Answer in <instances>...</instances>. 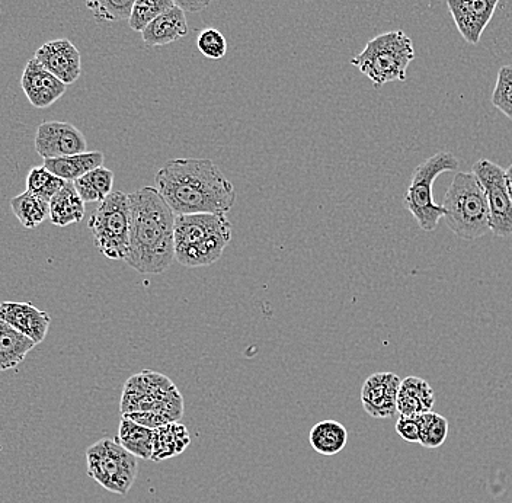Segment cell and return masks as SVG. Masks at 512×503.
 <instances>
[{"instance_id": "4fadbf2b", "label": "cell", "mask_w": 512, "mask_h": 503, "mask_svg": "<svg viewBox=\"0 0 512 503\" xmlns=\"http://www.w3.org/2000/svg\"><path fill=\"white\" fill-rule=\"evenodd\" d=\"M400 380L395 373H376L367 378L361 390V403L371 418H392L398 412Z\"/></svg>"}, {"instance_id": "d6a6232c", "label": "cell", "mask_w": 512, "mask_h": 503, "mask_svg": "<svg viewBox=\"0 0 512 503\" xmlns=\"http://www.w3.org/2000/svg\"><path fill=\"white\" fill-rule=\"evenodd\" d=\"M396 432L403 441L418 442L421 440V425H419L418 416H400L396 422Z\"/></svg>"}, {"instance_id": "603a6c76", "label": "cell", "mask_w": 512, "mask_h": 503, "mask_svg": "<svg viewBox=\"0 0 512 503\" xmlns=\"http://www.w3.org/2000/svg\"><path fill=\"white\" fill-rule=\"evenodd\" d=\"M309 441L316 453L328 457L335 456L347 447L348 431L341 422H318L310 431Z\"/></svg>"}, {"instance_id": "cb8c5ba5", "label": "cell", "mask_w": 512, "mask_h": 503, "mask_svg": "<svg viewBox=\"0 0 512 503\" xmlns=\"http://www.w3.org/2000/svg\"><path fill=\"white\" fill-rule=\"evenodd\" d=\"M117 441L130 451L133 456L142 460H152L153 454V429L147 428L131 421L128 418H121L118 428Z\"/></svg>"}, {"instance_id": "44dd1931", "label": "cell", "mask_w": 512, "mask_h": 503, "mask_svg": "<svg viewBox=\"0 0 512 503\" xmlns=\"http://www.w3.org/2000/svg\"><path fill=\"white\" fill-rule=\"evenodd\" d=\"M104 159V153L95 150V152L79 153V155L64 156V158L44 159L43 165L63 181L75 182L86 173L104 166Z\"/></svg>"}, {"instance_id": "d6986e66", "label": "cell", "mask_w": 512, "mask_h": 503, "mask_svg": "<svg viewBox=\"0 0 512 503\" xmlns=\"http://www.w3.org/2000/svg\"><path fill=\"white\" fill-rule=\"evenodd\" d=\"M85 201L76 191L73 182L66 185L50 200V221L57 227L78 224L85 217Z\"/></svg>"}, {"instance_id": "e575fe53", "label": "cell", "mask_w": 512, "mask_h": 503, "mask_svg": "<svg viewBox=\"0 0 512 503\" xmlns=\"http://www.w3.org/2000/svg\"><path fill=\"white\" fill-rule=\"evenodd\" d=\"M505 175H507L508 191H510V197L512 201V163L510 166H508V169H505Z\"/></svg>"}, {"instance_id": "ba28073f", "label": "cell", "mask_w": 512, "mask_h": 503, "mask_svg": "<svg viewBox=\"0 0 512 503\" xmlns=\"http://www.w3.org/2000/svg\"><path fill=\"white\" fill-rule=\"evenodd\" d=\"M96 249L112 261H126L130 252V194L111 192L92 214L88 223Z\"/></svg>"}, {"instance_id": "836d02e7", "label": "cell", "mask_w": 512, "mask_h": 503, "mask_svg": "<svg viewBox=\"0 0 512 503\" xmlns=\"http://www.w3.org/2000/svg\"><path fill=\"white\" fill-rule=\"evenodd\" d=\"M213 2L214 0H175L176 6L184 9L185 12H191V14L206 11Z\"/></svg>"}, {"instance_id": "1f68e13d", "label": "cell", "mask_w": 512, "mask_h": 503, "mask_svg": "<svg viewBox=\"0 0 512 503\" xmlns=\"http://www.w3.org/2000/svg\"><path fill=\"white\" fill-rule=\"evenodd\" d=\"M197 47L207 59H223L227 53V41L224 35L216 28H206L197 38Z\"/></svg>"}, {"instance_id": "e0dca14e", "label": "cell", "mask_w": 512, "mask_h": 503, "mask_svg": "<svg viewBox=\"0 0 512 503\" xmlns=\"http://www.w3.org/2000/svg\"><path fill=\"white\" fill-rule=\"evenodd\" d=\"M188 22L184 9L179 6L163 12L142 31L144 44L149 47L168 46L188 35Z\"/></svg>"}, {"instance_id": "4dcf8cb0", "label": "cell", "mask_w": 512, "mask_h": 503, "mask_svg": "<svg viewBox=\"0 0 512 503\" xmlns=\"http://www.w3.org/2000/svg\"><path fill=\"white\" fill-rule=\"evenodd\" d=\"M491 102L496 110L512 121V64L499 69Z\"/></svg>"}, {"instance_id": "ffe728a7", "label": "cell", "mask_w": 512, "mask_h": 503, "mask_svg": "<svg viewBox=\"0 0 512 503\" xmlns=\"http://www.w3.org/2000/svg\"><path fill=\"white\" fill-rule=\"evenodd\" d=\"M191 444V435L187 426L171 422L153 429L152 461H165L179 456Z\"/></svg>"}, {"instance_id": "8fae6325", "label": "cell", "mask_w": 512, "mask_h": 503, "mask_svg": "<svg viewBox=\"0 0 512 503\" xmlns=\"http://www.w3.org/2000/svg\"><path fill=\"white\" fill-rule=\"evenodd\" d=\"M35 152L43 159L79 155L88 149L85 136L78 127L62 121H46L35 134Z\"/></svg>"}, {"instance_id": "3957f363", "label": "cell", "mask_w": 512, "mask_h": 503, "mask_svg": "<svg viewBox=\"0 0 512 503\" xmlns=\"http://www.w3.org/2000/svg\"><path fill=\"white\" fill-rule=\"evenodd\" d=\"M120 412L123 418L156 429L184 416V397L171 378L143 370L124 384Z\"/></svg>"}, {"instance_id": "7c38bea8", "label": "cell", "mask_w": 512, "mask_h": 503, "mask_svg": "<svg viewBox=\"0 0 512 503\" xmlns=\"http://www.w3.org/2000/svg\"><path fill=\"white\" fill-rule=\"evenodd\" d=\"M501 0H447L454 24L466 43L476 44L494 18Z\"/></svg>"}, {"instance_id": "52a82bcc", "label": "cell", "mask_w": 512, "mask_h": 503, "mask_svg": "<svg viewBox=\"0 0 512 503\" xmlns=\"http://www.w3.org/2000/svg\"><path fill=\"white\" fill-rule=\"evenodd\" d=\"M459 168V159L447 150L435 153L416 166L411 184L403 195V207L414 216L419 229L435 232L440 220L446 217V208L434 201L432 187L441 173L457 172Z\"/></svg>"}, {"instance_id": "f1b7e54d", "label": "cell", "mask_w": 512, "mask_h": 503, "mask_svg": "<svg viewBox=\"0 0 512 503\" xmlns=\"http://www.w3.org/2000/svg\"><path fill=\"white\" fill-rule=\"evenodd\" d=\"M136 0H85L86 8L98 22L128 21Z\"/></svg>"}, {"instance_id": "30bf717a", "label": "cell", "mask_w": 512, "mask_h": 503, "mask_svg": "<svg viewBox=\"0 0 512 503\" xmlns=\"http://www.w3.org/2000/svg\"><path fill=\"white\" fill-rule=\"evenodd\" d=\"M472 172L485 191L491 232L502 239L512 236V201L505 169L489 159H480L473 165Z\"/></svg>"}, {"instance_id": "5bb4252c", "label": "cell", "mask_w": 512, "mask_h": 503, "mask_svg": "<svg viewBox=\"0 0 512 503\" xmlns=\"http://www.w3.org/2000/svg\"><path fill=\"white\" fill-rule=\"evenodd\" d=\"M34 57L66 85H72L82 75V57L75 44L67 38L47 41L35 51Z\"/></svg>"}, {"instance_id": "d4e9b609", "label": "cell", "mask_w": 512, "mask_h": 503, "mask_svg": "<svg viewBox=\"0 0 512 503\" xmlns=\"http://www.w3.org/2000/svg\"><path fill=\"white\" fill-rule=\"evenodd\" d=\"M11 210L25 229H37L40 224L50 219V203L30 191L12 198Z\"/></svg>"}, {"instance_id": "9c48e42d", "label": "cell", "mask_w": 512, "mask_h": 503, "mask_svg": "<svg viewBox=\"0 0 512 503\" xmlns=\"http://www.w3.org/2000/svg\"><path fill=\"white\" fill-rule=\"evenodd\" d=\"M88 476L115 495L127 496L139 473V461L117 440L102 438L86 450Z\"/></svg>"}, {"instance_id": "7402d4cb", "label": "cell", "mask_w": 512, "mask_h": 503, "mask_svg": "<svg viewBox=\"0 0 512 503\" xmlns=\"http://www.w3.org/2000/svg\"><path fill=\"white\" fill-rule=\"evenodd\" d=\"M35 346L32 339L0 319V371L18 367Z\"/></svg>"}, {"instance_id": "4316f807", "label": "cell", "mask_w": 512, "mask_h": 503, "mask_svg": "<svg viewBox=\"0 0 512 503\" xmlns=\"http://www.w3.org/2000/svg\"><path fill=\"white\" fill-rule=\"evenodd\" d=\"M421 425V440L419 444L428 450H437L447 440L448 421L443 415L435 412L422 413L418 415Z\"/></svg>"}, {"instance_id": "f546056e", "label": "cell", "mask_w": 512, "mask_h": 503, "mask_svg": "<svg viewBox=\"0 0 512 503\" xmlns=\"http://www.w3.org/2000/svg\"><path fill=\"white\" fill-rule=\"evenodd\" d=\"M27 191L44 198L50 203L51 198L66 185L59 176L53 175L46 166H35L27 175Z\"/></svg>"}, {"instance_id": "277c9868", "label": "cell", "mask_w": 512, "mask_h": 503, "mask_svg": "<svg viewBox=\"0 0 512 503\" xmlns=\"http://www.w3.org/2000/svg\"><path fill=\"white\" fill-rule=\"evenodd\" d=\"M226 214H182L175 219V259L187 268L210 267L232 242Z\"/></svg>"}, {"instance_id": "7a4b0ae2", "label": "cell", "mask_w": 512, "mask_h": 503, "mask_svg": "<svg viewBox=\"0 0 512 503\" xmlns=\"http://www.w3.org/2000/svg\"><path fill=\"white\" fill-rule=\"evenodd\" d=\"M131 232L128 267L142 274H162L175 261V213L156 187L130 194Z\"/></svg>"}, {"instance_id": "ac0fdd59", "label": "cell", "mask_w": 512, "mask_h": 503, "mask_svg": "<svg viewBox=\"0 0 512 503\" xmlns=\"http://www.w3.org/2000/svg\"><path fill=\"white\" fill-rule=\"evenodd\" d=\"M434 390L427 381L419 377H406L400 384L398 412L400 416H418L434 408Z\"/></svg>"}, {"instance_id": "2e32d148", "label": "cell", "mask_w": 512, "mask_h": 503, "mask_svg": "<svg viewBox=\"0 0 512 503\" xmlns=\"http://www.w3.org/2000/svg\"><path fill=\"white\" fill-rule=\"evenodd\" d=\"M0 319L37 345L44 342L51 325L50 315L28 301H3L0 303Z\"/></svg>"}, {"instance_id": "9a60e30c", "label": "cell", "mask_w": 512, "mask_h": 503, "mask_svg": "<svg viewBox=\"0 0 512 503\" xmlns=\"http://www.w3.org/2000/svg\"><path fill=\"white\" fill-rule=\"evenodd\" d=\"M21 86L32 107L38 110L51 107L67 91L66 83L51 75L35 57L22 72Z\"/></svg>"}, {"instance_id": "83f0119b", "label": "cell", "mask_w": 512, "mask_h": 503, "mask_svg": "<svg viewBox=\"0 0 512 503\" xmlns=\"http://www.w3.org/2000/svg\"><path fill=\"white\" fill-rule=\"evenodd\" d=\"M176 6L175 0H136L128 18L131 30L142 32L153 19Z\"/></svg>"}, {"instance_id": "8992f818", "label": "cell", "mask_w": 512, "mask_h": 503, "mask_svg": "<svg viewBox=\"0 0 512 503\" xmlns=\"http://www.w3.org/2000/svg\"><path fill=\"white\" fill-rule=\"evenodd\" d=\"M414 59V43L398 30L384 32L368 41L366 48L352 57L351 64L379 89L386 83L406 80L409 64Z\"/></svg>"}, {"instance_id": "484cf974", "label": "cell", "mask_w": 512, "mask_h": 503, "mask_svg": "<svg viewBox=\"0 0 512 503\" xmlns=\"http://www.w3.org/2000/svg\"><path fill=\"white\" fill-rule=\"evenodd\" d=\"M73 184L85 203H102L112 192L114 172L104 166H99Z\"/></svg>"}, {"instance_id": "6da1fadb", "label": "cell", "mask_w": 512, "mask_h": 503, "mask_svg": "<svg viewBox=\"0 0 512 503\" xmlns=\"http://www.w3.org/2000/svg\"><path fill=\"white\" fill-rule=\"evenodd\" d=\"M156 188L175 216L227 214L236 203V189L210 159H175L155 176Z\"/></svg>"}, {"instance_id": "5b68a950", "label": "cell", "mask_w": 512, "mask_h": 503, "mask_svg": "<svg viewBox=\"0 0 512 503\" xmlns=\"http://www.w3.org/2000/svg\"><path fill=\"white\" fill-rule=\"evenodd\" d=\"M443 207L448 229L463 240H476L491 232L488 201L473 172H457L448 187Z\"/></svg>"}]
</instances>
